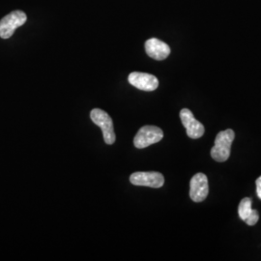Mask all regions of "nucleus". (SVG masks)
<instances>
[{
  "mask_svg": "<svg viewBox=\"0 0 261 261\" xmlns=\"http://www.w3.org/2000/svg\"><path fill=\"white\" fill-rule=\"evenodd\" d=\"M235 138L231 129L220 132L215 140L214 147L211 149V157L217 162H225L230 156V148Z\"/></svg>",
  "mask_w": 261,
  "mask_h": 261,
  "instance_id": "nucleus-1",
  "label": "nucleus"
},
{
  "mask_svg": "<svg viewBox=\"0 0 261 261\" xmlns=\"http://www.w3.org/2000/svg\"><path fill=\"white\" fill-rule=\"evenodd\" d=\"M164 133L156 126H143L140 128L138 134L134 139V144L137 148L142 149L146 148L150 145L157 143L163 140Z\"/></svg>",
  "mask_w": 261,
  "mask_h": 261,
  "instance_id": "nucleus-2",
  "label": "nucleus"
},
{
  "mask_svg": "<svg viewBox=\"0 0 261 261\" xmlns=\"http://www.w3.org/2000/svg\"><path fill=\"white\" fill-rule=\"evenodd\" d=\"M28 20L27 15L22 11H14L0 20V37L9 39L13 36L17 28L23 25Z\"/></svg>",
  "mask_w": 261,
  "mask_h": 261,
  "instance_id": "nucleus-3",
  "label": "nucleus"
},
{
  "mask_svg": "<svg viewBox=\"0 0 261 261\" xmlns=\"http://www.w3.org/2000/svg\"><path fill=\"white\" fill-rule=\"evenodd\" d=\"M91 120L99 126L103 130V140L107 144H113L115 141V134L113 130V122L112 118L100 109H94L90 113Z\"/></svg>",
  "mask_w": 261,
  "mask_h": 261,
  "instance_id": "nucleus-4",
  "label": "nucleus"
},
{
  "mask_svg": "<svg viewBox=\"0 0 261 261\" xmlns=\"http://www.w3.org/2000/svg\"><path fill=\"white\" fill-rule=\"evenodd\" d=\"M130 183L136 186H145L158 189L164 186L165 177L162 173L156 171H138L130 176Z\"/></svg>",
  "mask_w": 261,
  "mask_h": 261,
  "instance_id": "nucleus-5",
  "label": "nucleus"
},
{
  "mask_svg": "<svg viewBox=\"0 0 261 261\" xmlns=\"http://www.w3.org/2000/svg\"><path fill=\"white\" fill-rule=\"evenodd\" d=\"M180 119L182 124L186 128L187 135L189 138L196 140L201 138L204 135V126L199 121H197L193 112L188 109H183L180 112Z\"/></svg>",
  "mask_w": 261,
  "mask_h": 261,
  "instance_id": "nucleus-6",
  "label": "nucleus"
},
{
  "mask_svg": "<svg viewBox=\"0 0 261 261\" xmlns=\"http://www.w3.org/2000/svg\"><path fill=\"white\" fill-rule=\"evenodd\" d=\"M209 193L208 179L203 173H196L190 182V197L195 202H201Z\"/></svg>",
  "mask_w": 261,
  "mask_h": 261,
  "instance_id": "nucleus-7",
  "label": "nucleus"
},
{
  "mask_svg": "<svg viewBox=\"0 0 261 261\" xmlns=\"http://www.w3.org/2000/svg\"><path fill=\"white\" fill-rule=\"evenodd\" d=\"M128 81L133 86L143 91H154L159 86L158 79L146 73L134 72L129 75Z\"/></svg>",
  "mask_w": 261,
  "mask_h": 261,
  "instance_id": "nucleus-8",
  "label": "nucleus"
},
{
  "mask_svg": "<svg viewBox=\"0 0 261 261\" xmlns=\"http://www.w3.org/2000/svg\"><path fill=\"white\" fill-rule=\"evenodd\" d=\"M145 50L148 56L159 61L166 59L170 55V47L168 45L156 38H151L146 41Z\"/></svg>",
  "mask_w": 261,
  "mask_h": 261,
  "instance_id": "nucleus-9",
  "label": "nucleus"
},
{
  "mask_svg": "<svg viewBox=\"0 0 261 261\" xmlns=\"http://www.w3.org/2000/svg\"><path fill=\"white\" fill-rule=\"evenodd\" d=\"M252 199L250 197L243 198L238 207V214L241 220L245 221L247 217L252 212Z\"/></svg>",
  "mask_w": 261,
  "mask_h": 261,
  "instance_id": "nucleus-10",
  "label": "nucleus"
},
{
  "mask_svg": "<svg viewBox=\"0 0 261 261\" xmlns=\"http://www.w3.org/2000/svg\"><path fill=\"white\" fill-rule=\"evenodd\" d=\"M258 219H259L258 212L256 210L252 209V212L247 217V219L244 222H246V224H249V225H254L258 222Z\"/></svg>",
  "mask_w": 261,
  "mask_h": 261,
  "instance_id": "nucleus-11",
  "label": "nucleus"
},
{
  "mask_svg": "<svg viewBox=\"0 0 261 261\" xmlns=\"http://www.w3.org/2000/svg\"><path fill=\"white\" fill-rule=\"evenodd\" d=\"M255 184H256V193H257V196H258V197L261 199V176L256 179Z\"/></svg>",
  "mask_w": 261,
  "mask_h": 261,
  "instance_id": "nucleus-12",
  "label": "nucleus"
}]
</instances>
